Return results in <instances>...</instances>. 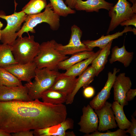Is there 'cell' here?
Segmentation results:
<instances>
[{
    "label": "cell",
    "instance_id": "obj_3",
    "mask_svg": "<svg viewBox=\"0 0 136 136\" xmlns=\"http://www.w3.org/2000/svg\"><path fill=\"white\" fill-rule=\"evenodd\" d=\"M60 16L53 11L50 3L47 5L44 11L34 15H28L21 28L17 32L18 37H22L24 32H35L34 28L39 24L45 22L48 24L51 29L55 31L60 26Z\"/></svg>",
    "mask_w": 136,
    "mask_h": 136
},
{
    "label": "cell",
    "instance_id": "obj_13",
    "mask_svg": "<svg viewBox=\"0 0 136 136\" xmlns=\"http://www.w3.org/2000/svg\"><path fill=\"white\" fill-rule=\"evenodd\" d=\"M82 115L78 123L79 131L86 134L92 133L97 130L98 120L96 114L89 105L84 106L82 109Z\"/></svg>",
    "mask_w": 136,
    "mask_h": 136
},
{
    "label": "cell",
    "instance_id": "obj_24",
    "mask_svg": "<svg viewBox=\"0 0 136 136\" xmlns=\"http://www.w3.org/2000/svg\"><path fill=\"white\" fill-rule=\"evenodd\" d=\"M123 107L116 101L113 102L111 106L117 126L119 129L125 130L129 127L131 123L126 118L124 112Z\"/></svg>",
    "mask_w": 136,
    "mask_h": 136
},
{
    "label": "cell",
    "instance_id": "obj_10",
    "mask_svg": "<svg viewBox=\"0 0 136 136\" xmlns=\"http://www.w3.org/2000/svg\"><path fill=\"white\" fill-rule=\"evenodd\" d=\"M11 73L21 81L31 82L34 78L36 65L33 61L25 64H13L2 67Z\"/></svg>",
    "mask_w": 136,
    "mask_h": 136
},
{
    "label": "cell",
    "instance_id": "obj_1",
    "mask_svg": "<svg viewBox=\"0 0 136 136\" xmlns=\"http://www.w3.org/2000/svg\"><path fill=\"white\" fill-rule=\"evenodd\" d=\"M67 115L63 104L48 103L39 99L0 101V129L10 133L56 125L64 121Z\"/></svg>",
    "mask_w": 136,
    "mask_h": 136
},
{
    "label": "cell",
    "instance_id": "obj_22",
    "mask_svg": "<svg viewBox=\"0 0 136 136\" xmlns=\"http://www.w3.org/2000/svg\"><path fill=\"white\" fill-rule=\"evenodd\" d=\"M94 53L92 51H84L73 54L70 58L60 62L57 66L58 69L66 70L75 64L89 58Z\"/></svg>",
    "mask_w": 136,
    "mask_h": 136
},
{
    "label": "cell",
    "instance_id": "obj_15",
    "mask_svg": "<svg viewBox=\"0 0 136 136\" xmlns=\"http://www.w3.org/2000/svg\"><path fill=\"white\" fill-rule=\"evenodd\" d=\"M74 121L71 118H66L58 124L48 127L34 130L35 136H65L66 130L74 128Z\"/></svg>",
    "mask_w": 136,
    "mask_h": 136
},
{
    "label": "cell",
    "instance_id": "obj_39",
    "mask_svg": "<svg viewBox=\"0 0 136 136\" xmlns=\"http://www.w3.org/2000/svg\"><path fill=\"white\" fill-rule=\"evenodd\" d=\"M76 136L73 131H68L65 132V136Z\"/></svg>",
    "mask_w": 136,
    "mask_h": 136
},
{
    "label": "cell",
    "instance_id": "obj_34",
    "mask_svg": "<svg viewBox=\"0 0 136 136\" xmlns=\"http://www.w3.org/2000/svg\"><path fill=\"white\" fill-rule=\"evenodd\" d=\"M12 136H33V131L26 130L21 131L12 133Z\"/></svg>",
    "mask_w": 136,
    "mask_h": 136
},
{
    "label": "cell",
    "instance_id": "obj_14",
    "mask_svg": "<svg viewBox=\"0 0 136 136\" xmlns=\"http://www.w3.org/2000/svg\"><path fill=\"white\" fill-rule=\"evenodd\" d=\"M119 71L120 69L115 67L113 73L111 72H108V79L104 86L90 102L89 105L93 109L96 110L101 108L109 97L110 91L116 77V75Z\"/></svg>",
    "mask_w": 136,
    "mask_h": 136
},
{
    "label": "cell",
    "instance_id": "obj_32",
    "mask_svg": "<svg viewBox=\"0 0 136 136\" xmlns=\"http://www.w3.org/2000/svg\"><path fill=\"white\" fill-rule=\"evenodd\" d=\"M95 90L94 88L91 86H87L83 90V94L84 96L87 98H90L94 95Z\"/></svg>",
    "mask_w": 136,
    "mask_h": 136
},
{
    "label": "cell",
    "instance_id": "obj_30",
    "mask_svg": "<svg viewBox=\"0 0 136 136\" xmlns=\"http://www.w3.org/2000/svg\"><path fill=\"white\" fill-rule=\"evenodd\" d=\"M107 132L102 133L97 130L91 134H86L85 136H127L124 129H119L116 131L111 132L107 130Z\"/></svg>",
    "mask_w": 136,
    "mask_h": 136
},
{
    "label": "cell",
    "instance_id": "obj_37",
    "mask_svg": "<svg viewBox=\"0 0 136 136\" xmlns=\"http://www.w3.org/2000/svg\"><path fill=\"white\" fill-rule=\"evenodd\" d=\"M133 4L132 8L133 12L136 13V0H128Z\"/></svg>",
    "mask_w": 136,
    "mask_h": 136
},
{
    "label": "cell",
    "instance_id": "obj_38",
    "mask_svg": "<svg viewBox=\"0 0 136 136\" xmlns=\"http://www.w3.org/2000/svg\"><path fill=\"white\" fill-rule=\"evenodd\" d=\"M10 133L6 132L0 129V136H11Z\"/></svg>",
    "mask_w": 136,
    "mask_h": 136
},
{
    "label": "cell",
    "instance_id": "obj_20",
    "mask_svg": "<svg viewBox=\"0 0 136 136\" xmlns=\"http://www.w3.org/2000/svg\"><path fill=\"white\" fill-rule=\"evenodd\" d=\"M134 53L127 51L123 44L122 47H114L112 49V54L109 62L110 64L118 61L122 63L125 67H128L133 59Z\"/></svg>",
    "mask_w": 136,
    "mask_h": 136
},
{
    "label": "cell",
    "instance_id": "obj_26",
    "mask_svg": "<svg viewBox=\"0 0 136 136\" xmlns=\"http://www.w3.org/2000/svg\"><path fill=\"white\" fill-rule=\"evenodd\" d=\"M0 85L9 87L22 86L21 81L4 68L0 67Z\"/></svg>",
    "mask_w": 136,
    "mask_h": 136
},
{
    "label": "cell",
    "instance_id": "obj_41",
    "mask_svg": "<svg viewBox=\"0 0 136 136\" xmlns=\"http://www.w3.org/2000/svg\"><path fill=\"white\" fill-rule=\"evenodd\" d=\"M1 35L0 33V41H1Z\"/></svg>",
    "mask_w": 136,
    "mask_h": 136
},
{
    "label": "cell",
    "instance_id": "obj_36",
    "mask_svg": "<svg viewBox=\"0 0 136 136\" xmlns=\"http://www.w3.org/2000/svg\"><path fill=\"white\" fill-rule=\"evenodd\" d=\"M65 3L71 9H75L77 0H65Z\"/></svg>",
    "mask_w": 136,
    "mask_h": 136
},
{
    "label": "cell",
    "instance_id": "obj_33",
    "mask_svg": "<svg viewBox=\"0 0 136 136\" xmlns=\"http://www.w3.org/2000/svg\"><path fill=\"white\" fill-rule=\"evenodd\" d=\"M120 25L121 26H128L133 25L136 27V14L135 13L134 15L130 19L127 20L121 23Z\"/></svg>",
    "mask_w": 136,
    "mask_h": 136
},
{
    "label": "cell",
    "instance_id": "obj_18",
    "mask_svg": "<svg viewBox=\"0 0 136 136\" xmlns=\"http://www.w3.org/2000/svg\"><path fill=\"white\" fill-rule=\"evenodd\" d=\"M114 6L113 3L105 0H77L75 9L77 10L84 11L87 12H98L101 9L109 11Z\"/></svg>",
    "mask_w": 136,
    "mask_h": 136
},
{
    "label": "cell",
    "instance_id": "obj_12",
    "mask_svg": "<svg viewBox=\"0 0 136 136\" xmlns=\"http://www.w3.org/2000/svg\"><path fill=\"white\" fill-rule=\"evenodd\" d=\"M13 100H32L28 94V90L24 85L9 87L0 85V101Z\"/></svg>",
    "mask_w": 136,
    "mask_h": 136
},
{
    "label": "cell",
    "instance_id": "obj_21",
    "mask_svg": "<svg viewBox=\"0 0 136 136\" xmlns=\"http://www.w3.org/2000/svg\"><path fill=\"white\" fill-rule=\"evenodd\" d=\"M112 41L110 42L105 47L101 49L98 54L94 59L91 63V66L95 70L96 76L103 70L108 61V58L110 53Z\"/></svg>",
    "mask_w": 136,
    "mask_h": 136
},
{
    "label": "cell",
    "instance_id": "obj_9",
    "mask_svg": "<svg viewBox=\"0 0 136 136\" xmlns=\"http://www.w3.org/2000/svg\"><path fill=\"white\" fill-rule=\"evenodd\" d=\"M131 86V81L129 77L125 76V73H121L116 76L112 86L114 101H117L123 107L127 105L126 95Z\"/></svg>",
    "mask_w": 136,
    "mask_h": 136
},
{
    "label": "cell",
    "instance_id": "obj_19",
    "mask_svg": "<svg viewBox=\"0 0 136 136\" xmlns=\"http://www.w3.org/2000/svg\"><path fill=\"white\" fill-rule=\"evenodd\" d=\"M129 31H132L134 35H136V29L135 28H132L131 27L127 26L125 27L124 30L121 32L119 31L113 34L106 36L103 35L96 40H84L82 42L90 48L93 49L95 47H98L101 49L113 40L118 38L119 37L122 36L124 33Z\"/></svg>",
    "mask_w": 136,
    "mask_h": 136
},
{
    "label": "cell",
    "instance_id": "obj_25",
    "mask_svg": "<svg viewBox=\"0 0 136 136\" xmlns=\"http://www.w3.org/2000/svg\"><path fill=\"white\" fill-rule=\"evenodd\" d=\"M101 49L89 58L80 61L72 65L67 70L64 74L66 75L76 77L82 73L87 68L88 66L98 54Z\"/></svg>",
    "mask_w": 136,
    "mask_h": 136
},
{
    "label": "cell",
    "instance_id": "obj_27",
    "mask_svg": "<svg viewBox=\"0 0 136 136\" xmlns=\"http://www.w3.org/2000/svg\"><path fill=\"white\" fill-rule=\"evenodd\" d=\"M47 5L46 0H30L22 11L27 15L35 14L40 13Z\"/></svg>",
    "mask_w": 136,
    "mask_h": 136
},
{
    "label": "cell",
    "instance_id": "obj_4",
    "mask_svg": "<svg viewBox=\"0 0 136 136\" xmlns=\"http://www.w3.org/2000/svg\"><path fill=\"white\" fill-rule=\"evenodd\" d=\"M33 35L18 37L11 46L14 57L17 63L32 62L37 55L40 44L36 42Z\"/></svg>",
    "mask_w": 136,
    "mask_h": 136
},
{
    "label": "cell",
    "instance_id": "obj_11",
    "mask_svg": "<svg viewBox=\"0 0 136 136\" xmlns=\"http://www.w3.org/2000/svg\"><path fill=\"white\" fill-rule=\"evenodd\" d=\"M112 105V104L106 101L101 108L94 111L99 119L97 130L100 132L116 128L117 126Z\"/></svg>",
    "mask_w": 136,
    "mask_h": 136
},
{
    "label": "cell",
    "instance_id": "obj_2",
    "mask_svg": "<svg viewBox=\"0 0 136 136\" xmlns=\"http://www.w3.org/2000/svg\"><path fill=\"white\" fill-rule=\"evenodd\" d=\"M56 42L52 40L40 44L38 52L33 61L37 68L58 71L57 66L59 63L69 58L57 50Z\"/></svg>",
    "mask_w": 136,
    "mask_h": 136
},
{
    "label": "cell",
    "instance_id": "obj_28",
    "mask_svg": "<svg viewBox=\"0 0 136 136\" xmlns=\"http://www.w3.org/2000/svg\"><path fill=\"white\" fill-rule=\"evenodd\" d=\"M17 63L12 54L11 46L2 44H0V67Z\"/></svg>",
    "mask_w": 136,
    "mask_h": 136
},
{
    "label": "cell",
    "instance_id": "obj_23",
    "mask_svg": "<svg viewBox=\"0 0 136 136\" xmlns=\"http://www.w3.org/2000/svg\"><path fill=\"white\" fill-rule=\"evenodd\" d=\"M67 97L65 93L49 89L42 93L40 98L44 102L56 105L65 103Z\"/></svg>",
    "mask_w": 136,
    "mask_h": 136
},
{
    "label": "cell",
    "instance_id": "obj_5",
    "mask_svg": "<svg viewBox=\"0 0 136 136\" xmlns=\"http://www.w3.org/2000/svg\"><path fill=\"white\" fill-rule=\"evenodd\" d=\"M33 82L27 83L24 85L28 90V94L32 100L40 98L42 93L50 88L60 73L58 71L44 68H37Z\"/></svg>",
    "mask_w": 136,
    "mask_h": 136
},
{
    "label": "cell",
    "instance_id": "obj_8",
    "mask_svg": "<svg viewBox=\"0 0 136 136\" xmlns=\"http://www.w3.org/2000/svg\"><path fill=\"white\" fill-rule=\"evenodd\" d=\"M71 29V35L68 44L63 45L56 42L55 46L57 50L66 55L84 51H92L93 48L85 45L81 41L82 31L80 28L74 24L72 26Z\"/></svg>",
    "mask_w": 136,
    "mask_h": 136
},
{
    "label": "cell",
    "instance_id": "obj_35",
    "mask_svg": "<svg viewBox=\"0 0 136 136\" xmlns=\"http://www.w3.org/2000/svg\"><path fill=\"white\" fill-rule=\"evenodd\" d=\"M136 95V89L130 88L128 91L126 95V100L128 102L132 100Z\"/></svg>",
    "mask_w": 136,
    "mask_h": 136
},
{
    "label": "cell",
    "instance_id": "obj_31",
    "mask_svg": "<svg viewBox=\"0 0 136 136\" xmlns=\"http://www.w3.org/2000/svg\"><path fill=\"white\" fill-rule=\"evenodd\" d=\"M131 124L125 132L129 133L131 136H136V120L133 116H131Z\"/></svg>",
    "mask_w": 136,
    "mask_h": 136
},
{
    "label": "cell",
    "instance_id": "obj_16",
    "mask_svg": "<svg viewBox=\"0 0 136 136\" xmlns=\"http://www.w3.org/2000/svg\"><path fill=\"white\" fill-rule=\"evenodd\" d=\"M96 76L94 69L91 66L86 70L77 79L74 89L72 92L67 96L65 102L66 104H72L73 102L75 95L82 87L84 89L88 86L94 80Z\"/></svg>",
    "mask_w": 136,
    "mask_h": 136
},
{
    "label": "cell",
    "instance_id": "obj_17",
    "mask_svg": "<svg viewBox=\"0 0 136 136\" xmlns=\"http://www.w3.org/2000/svg\"><path fill=\"white\" fill-rule=\"evenodd\" d=\"M77 79L76 77L66 75L64 73H60L49 89L62 92L67 96L73 90Z\"/></svg>",
    "mask_w": 136,
    "mask_h": 136
},
{
    "label": "cell",
    "instance_id": "obj_29",
    "mask_svg": "<svg viewBox=\"0 0 136 136\" xmlns=\"http://www.w3.org/2000/svg\"><path fill=\"white\" fill-rule=\"evenodd\" d=\"M54 12L59 16L66 17L69 15L75 13L76 11L69 8L63 0H49Z\"/></svg>",
    "mask_w": 136,
    "mask_h": 136
},
{
    "label": "cell",
    "instance_id": "obj_7",
    "mask_svg": "<svg viewBox=\"0 0 136 136\" xmlns=\"http://www.w3.org/2000/svg\"><path fill=\"white\" fill-rule=\"evenodd\" d=\"M135 13L131 5L127 0H118L109 11L111 20L107 32L108 34L123 21L131 18Z\"/></svg>",
    "mask_w": 136,
    "mask_h": 136
},
{
    "label": "cell",
    "instance_id": "obj_40",
    "mask_svg": "<svg viewBox=\"0 0 136 136\" xmlns=\"http://www.w3.org/2000/svg\"><path fill=\"white\" fill-rule=\"evenodd\" d=\"M3 24L0 21V31H1V29L3 27Z\"/></svg>",
    "mask_w": 136,
    "mask_h": 136
},
{
    "label": "cell",
    "instance_id": "obj_6",
    "mask_svg": "<svg viewBox=\"0 0 136 136\" xmlns=\"http://www.w3.org/2000/svg\"><path fill=\"white\" fill-rule=\"evenodd\" d=\"M27 16L22 10L18 12L15 11L9 15L0 14V18L5 20L7 22L6 27L0 31L1 41L2 44L10 46L13 44L18 37L16 31L20 30Z\"/></svg>",
    "mask_w": 136,
    "mask_h": 136
}]
</instances>
